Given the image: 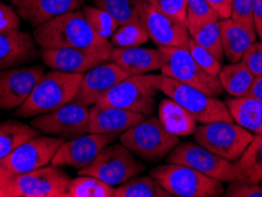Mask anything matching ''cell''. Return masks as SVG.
<instances>
[{
    "label": "cell",
    "mask_w": 262,
    "mask_h": 197,
    "mask_svg": "<svg viewBox=\"0 0 262 197\" xmlns=\"http://www.w3.org/2000/svg\"><path fill=\"white\" fill-rule=\"evenodd\" d=\"M33 38L41 49H109L113 42L98 36L82 9L71 11L34 28Z\"/></svg>",
    "instance_id": "obj_1"
},
{
    "label": "cell",
    "mask_w": 262,
    "mask_h": 197,
    "mask_svg": "<svg viewBox=\"0 0 262 197\" xmlns=\"http://www.w3.org/2000/svg\"><path fill=\"white\" fill-rule=\"evenodd\" d=\"M70 181L56 165L23 173L0 167V197H67Z\"/></svg>",
    "instance_id": "obj_2"
},
{
    "label": "cell",
    "mask_w": 262,
    "mask_h": 197,
    "mask_svg": "<svg viewBox=\"0 0 262 197\" xmlns=\"http://www.w3.org/2000/svg\"><path fill=\"white\" fill-rule=\"evenodd\" d=\"M83 75L58 70L44 73L28 99L17 107L15 116L30 118L51 113L65 104L71 103Z\"/></svg>",
    "instance_id": "obj_3"
},
{
    "label": "cell",
    "mask_w": 262,
    "mask_h": 197,
    "mask_svg": "<svg viewBox=\"0 0 262 197\" xmlns=\"http://www.w3.org/2000/svg\"><path fill=\"white\" fill-rule=\"evenodd\" d=\"M151 79L159 91L186 109L196 123L206 124L217 121L234 122L226 103L217 97H211L191 85L181 83L164 75H151Z\"/></svg>",
    "instance_id": "obj_4"
},
{
    "label": "cell",
    "mask_w": 262,
    "mask_h": 197,
    "mask_svg": "<svg viewBox=\"0 0 262 197\" xmlns=\"http://www.w3.org/2000/svg\"><path fill=\"white\" fill-rule=\"evenodd\" d=\"M119 141L141 160L155 163L169 155L180 137L171 134L159 117L149 116L119 135Z\"/></svg>",
    "instance_id": "obj_5"
},
{
    "label": "cell",
    "mask_w": 262,
    "mask_h": 197,
    "mask_svg": "<svg viewBox=\"0 0 262 197\" xmlns=\"http://www.w3.org/2000/svg\"><path fill=\"white\" fill-rule=\"evenodd\" d=\"M150 176L176 197H219L225 192L221 181L183 164L167 162L150 170Z\"/></svg>",
    "instance_id": "obj_6"
},
{
    "label": "cell",
    "mask_w": 262,
    "mask_h": 197,
    "mask_svg": "<svg viewBox=\"0 0 262 197\" xmlns=\"http://www.w3.org/2000/svg\"><path fill=\"white\" fill-rule=\"evenodd\" d=\"M143 171H145V165L135 157L134 152L122 143L113 142L90 164L79 169L78 175L95 176L111 187H118Z\"/></svg>",
    "instance_id": "obj_7"
},
{
    "label": "cell",
    "mask_w": 262,
    "mask_h": 197,
    "mask_svg": "<svg viewBox=\"0 0 262 197\" xmlns=\"http://www.w3.org/2000/svg\"><path fill=\"white\" fill-rule=\"evenodd\" d=\"M254 135L234 122L217 121L196 127L195 142L215 155L236 162L252 142Z\"/></svg>",
    "instance_id": "obj_8"
},
{
    "label": "cell",
    "mask_w": 262,
    "mask_h": 197,
    "mask_svg": "<svg viewBox=\"0 0 262 197\" xmlns=\"http://www.w3.org/2000/svg\"><path fill=\"white\" fill-rule=\"evenodd\" d=\"M159 89L152 84L151 75L128 76L110 89L97 104L116 106L143 116H152L156 109Z\"/></svg>",
    "instance_id": "obj_9"
},
{
    "label": "cell",
    "mask_w": 262,
    "mask_h": 197,
    "mask_svg": "<svg viewBox=\"0 0 262 197\" xmlns=\"http://www.w3.org/2000/svg\"><path fill=\"white\" fill-rule=\"evenodd\" d=\"M159 50L164 56V63L161 69L162 75L191 85L211 97L222 95L223 89L219 77H214L204 71L192 58L189 50L167 46H159Z\"/></svg>",
    "instance_id": "obj_10"
},
{
    "label": "cell",
    "mask_w": 262,
    "mask_h": 197,
    "mask_svg": "<svg viewBox=\"0 0 262 197\" xmlns=\"http://www.w3.org/2000/svg\"><path fill=\"white\" fill-rule=\"evenodd\" d=\"M165 158L168 163L187 165L221 182L240 180L235 162L215 155L198 143H179Z\"/></svg>",
    "instance_id": "obj_11"
},
{
    "label": "cell",
    "mask_w": 262,
    "mask_h": 197,
    "mask_svg": "<svg viewBox=\"0 0 262 197\" xmlns=\"http://www.w3.org/2000/svg\"><path fill=\"white\" fill-rule=\"evenodd\" d=\"M65 138L51 135H37L25 141L9 156L0 160V167L11 172H29L51 163Z\"/></svg>",
    "instance_id": "obj_12"
},
{
    "label": "cell",
    "mask_w": 262,
    "mask_h": 197,
    "mask_svg": "<svg viewBox=\"0 0 262 197\" xmlns=\"http://www.w3.org/2000/svg\"><path fill=\"white\" fill-rule=\"evenodd\" d=\"M89 116L88 106L71 102L51 113L36 116L31 125L45 135L76 138L88 134Z\"/></svg>",
    "instance_id": "obj_13"
},
{
    "label": "cell",
    "mask_w": 262,
    "mask_h": 197,
    "mask_svg": "<svg viewBox=\"0 0 262 197\" xmlns=\"http://www.w3.org/2000/svg\"><path fill=\"white\" fill-rule=\"evenodd\" d=\"M114 49H41L40 57L46 67L52 70L84 75L97 65L109 61Z\"/></svg>",
    "instance_id": "obj_14"
},
{
    "label": "cell",
    "mask_w": 262,
    "mask_h": 197,
    "mask_svg": "<svg viewBox=\"0 0 262 197\" xmlns=\"http://www.w3.org/2000/svg\"><path fill=\"white\" fill-rule=\"evenodd\" d=\"M44 73L43 65L0 70V110L9 111L20 106Z\"/></svg>",
    "instance_id": "obj_15"
},
{
    "label": "cell",
    "mask_w": 262,
    "mask_h": 197,
    "mask_svg": "<svg viewBox=\"0 0 262 197\" xmlns=\"http://www.w3.org/2000/svg\"><path fill=\"white\" fill-rule=\"evenodd\" d=\"M117 136L119 135L89 133V135L72 138L60 145L52 158L51 164L56 167H72L78 170L85 168Z\"/></svg>",
    "instance_id": "obj_16"
},
{
    "label": "cell",
    "mask_w": 262,
    "mask_h": 197,
    "mask_svg": "<svg viewBox=\"0 0 262 197\" xmlns=\"http://www.w3.org/2000/svg\"><path fill=\"white\" fill-rule=\"evenodd\" d=\"M140 20L157 46L188 49L190 34L187 26L154 9L146 0L141 6Z\"/></svg>",
    "instance_id": "obj_17"
},
{
    "label": "cell",
    "mask_w": 262,
    "mask_h": 197,
    "mask_svg": "<svg viewBox=\"0 0 262 197\" xmlns=\"http://www.w3.org/2000/svg\"><path fill=\"white\" fill-rule=\"evenodd\" d=\"M128 76L114 61L97 65L83 75L72 103L84 106L95 105L111 87Z\"/></svg>",
    "instance_id": "obj_18"
},
{
    "label": "cell",
    "mask_w": 262,
    "mask_h": 197,
    "mask_svg": "<svg viewBox=\"0 0 262 197\" xmlns=\"http://www.w3.org/2000/svg\"><path fill=\"white\" fill-rule=\"evenodd\" d=\"M37 57V42L30 33L19 29L0 32V70L20 67Z\"/></svg>",
    "instance_id": "obj_19"
},
{
    "label": "cell",
    "mask_w": 262,
    "mask_h": 197,
    "mask_svg": "<svg viewBox=\"0 0 262 197\" xmlns=\"http://www.w3.org/2000/svg\"><path fill=\"white\" fill-rule=\"evenodd\" d=\"M144 118L145 116L134 111L95 104L90 109L88 133L121 135Z\"/></svg>",
    "instance_id": "obj_20"
},
{
    "label": "cell",
    "mask_w": 262,
    "mask_h": 197,
    "mask_svg": "<svg viewBox=\"0 0 262 197\" xmlns=\"http://www.w3.org/2000/svg\"><path fill=\"white\" fill-rule=\"evenodd\" d=\"M21 19L36 26L71 11L82 9L85 0H11Z\"/></svg>",
    "instance_id": "obj_21"
},
{
    "label": "cell",
    "mask_w": 262,
    "mask_h": 197,
    "mask_svg": "<svg viewBox=\"0 0 262 197\" xmlns=\"http://www.w3.org/2000/svg\"><path fill=\"white\" fill-rule=\"evenodd\" d=\"M110 60L129 76H134L161 70L164 63V56L159 49H144L141 46L115 48Z\"/></svg>",
    "instance_id": "obj_22"
},
{
    "label": "cell",
    "mask_w": 262,
    "mask_h": 197,
    "mask_svg": "<svg viewBox=\"0 0 262 197\" xmlns=\"http://www.w3.org/2000/svg\"><path fill=\"white\" fill-rule=\"evenodd\" d=\"M223 53L230 63L241 60L244 53L256 41V31L238 25L230 18L220 20Z\"/></svg>",
    "instance_id": "obj_23"
},
{
    "label": "cell",
    "mask_w": 262,
    "mask_h": 197,
    "mask_svg": "<svg viewBox=\"0 0 262 197\" xmlns=\"http://www.w3.org/2000/svg\"><path fill=\"white\" fill-rule=\"evenodd\" d=\"M226 105L236 124L252 134L262 135V100L245 96L227 99Z\"/></svg>",
    "instance_id": "obj_24"
},
{
    "label": "cell",
    "mask_w": 262,
    "mask_h": 197,
    "mask_svg": "<svg viewBox=\"0 0 262 197\" xmlns=\"http://www.w3.org/2000/svg\"><path fill=\"white\" fill-rule=\"evenodd\" d=\"M159 118L171 134L179 137L192 135L198 127L194 117L169 97L160 103Z\"/></svg>",
    "instance_id": "obj_25"
},
{
    "label": "cell",
    "mask_w": 262,
    "mask_h": 197,
    "mask_svg": "<svg viewBox=\"0 0 262 197\" xmlns=\"http://www.w3.org/2000/svg\"><path fill=\"white\" fill-rule=\"evenodd\" d=\"M217 77L223 90L233 97L247 96L254 80V75L241 60L226 65L221 69Z\"/></svg>",
    "instance_id": "obj_26"
},
{
    "label": "cell",
    "mask_w": 262,
    "mask_h": 197,
    "mask_svg": "<svg viewBox=\"0 0 262 197\" xmlns=\"http://www.w3.org/2000/svg\"><path fill=\"white\" fill-rule=\"evenodd\" d=\"M37 135H40V131L26 123L14 119L0 122V160L9 156L19 145Z\"/></svg>",
    "instance_id": "obj_27"
},
{
    "label": "cell",
    "mask_w": 262,
    "mask_h": 197,
    "mask_svg": "<svg viewBox=\"0 0 262 197\" xmlns=\"http://www.w3.org/2000/svg\"><path fill=\"white\" fill-rule=\"evenodd\" d=\"M240 180L260 184L262 181V135H255L242 156L235 162Z\"/></svg>",
    "instance_id": "obj_28"
},
{
    "label": "cell",
    "mask_w": 262,
    "mask_h": 197,
    "mask_svg": "<svg viewBox=\"0 0 262 197\" xmlns=\"http://www.w3.org/2000/svg\"><path fill=\"white\" fill-rule=\"evenodd\" d=\"M151 176H134L115 188L114 197H170Z\"/></svg>",
    "instance_id": "obj_29"
},
{
    "label": "cell",
    "mask_w": 262,
    "mask_h": 197,
    "mask_svg": "<svg viewBox=\"0 0 262 197\" xmlns=\"http://www.w3.org/2000/svg\"><path fill=\"white\" fill-rule=\"evenodd\" d=\"M192 38L199 45L213 53L219 61L223 60L225 53H223L222 41H221V31H220V19L204 23L202 25L188 31Z\"/></svg>",
    "instance_id": "obj_30"
},
{
    "label": "cell",
    "mask_w": 262,
    "mask_h": 197,
    "mask_svg": "<svg viewBox=\"0 0 262 197\" xmlns=\"http://www.w3.org/2000/svg\"><path fill=\"white\" fill-rule=\"evenodd\" d=\"M115 188L90 175H78L70 181L67 197H114Z\"/></svg>",
    "instance_id": "obj_31"
},
{
    "label": "cell",
    "mask_w": 262,
    "mask_h": 197,
    "mask_svg": "<svg viewBox=\"0 0 262 197\" xmlns=\"http://www.w3.org/2000/svg\"><path fill=\"white\" fill-rule=\"evenodd\" d=\"M144 0H92L99 7L116 19L119 25L140 20V10Z\"/></svg>",
    "instance_id": "obj_32"
},
{
    "label": "cell",
    "mask_w": 262,
    "mask_h": 197,
    "mask_svg": "<svg viewBox=\"0 0 262 197\" xmlns=\"http://www.w3.org/2000/svg\"><path fill=\"white\" fill-rule=\"evenodd\" d=\"M150 39L149 33L141 20L119 25L111 37L115 48H137Z\"/></svg>",
    "instance_id": "obj_33"
},
{
    "label": "cell",
    "mask_w": 262,
    "mask_h": 197,
    "mask_svg": "<svg viewBox=\"0 0 262 197\" xmlns=\"http://www.w3.org/2000/svg\"><path fill=\"white\" fill-rule=\"evenodd\" d=\"M82 12L85 15L86 20L91 25V28L97 32L98 36H101L104 39L109 40L119 26L116 19L113 15L95 5H84L82 7Z\"/></svg>",
    "instance_id": "obj_34"
},
{
    "label": "cell",
    "mask_w": 262,
    "mask_h": 197,
    "mask_svg": "<svg viewBox=\"0 0 262 197\" xmlns=\"http://www.w3.org/2000/svg\"><path fill=\"white\" fill-rule=\"evenodd\" d=\"M216 19H220L219 14L215 12V10L207 0H187L186 26L188 31L207 21L216 20Z\"/></svg>",
    "instance_id": "obj_35"
},
{
    "label": "cell",
    "mask_w": 262,
    "mask_h": 197,
    "mask_svg": "<svg viewBox=\"0 0 262 197\" xmlns=\"http://www.w3.org/2000/svg\"><path fill=\"white\" fill-rule=\"evenodd\" d=\"M188 50L190 55L194 58L196 63L201 67L204 71L209 75L217 77L220 71H221V61H219L213 53H210L208 50L199 45L192 38H189L188 41Z\"/></svg>",
    "instance_id": "obj_36"
},
{
    "label": "cell",
    "mask_w": 262,
    "mask_h": 197,
    "mask_svg": "<svg viewBox=\"0 0 262 197\" xmlns=\"http://www.w3.org/2000/svg\"><path fill=\"white\" fill-rule=\"evenodd\" d=\"M149 5L180 24L187 23V0H146Z\"/></svg>",
    "instance_id": "obj_37"
},
{
    "label": "cell",
    "mask_w": 262,
    "mask_h": 197,
    "mask_svg": "<svg viewBox=\"0 0 262 197\" xmlns=\"http://www.w3.org/2000/svg\"><path fill=\"white\" fill-rule=\"evenodd\" d=\"M230 19L249 30H255L253 15V0H232Z\"/></svg>",
    "instance_id": "obj_38"
},
{
    "label": "cell",
    "mask_w": 262,
    "mask_h": 197,
    "mask_svg": "<svg viewBox=\"0 0 262 197\" xmlns=\"http://www.w3.org/2000/svg\"><path fill=\"white\" fill-rule=\"evenodd\" d=\"M226 197H262V185L250 183L244 180L232 181L226 191Z\"/></svg>",
    "instance_id": "obj_39"
},
{
    "label": "cell",
    "mask_w": 262,
    "mask_h": 197,
    "mask_svg": "<svg viewBox=\"0 0 262 197\" xmlns=\"http://www.w3.org/2000/svg\"><path fill=\"white\" fill-rule=\"evenodd\" d=\"M241 61L253 73L254 77L262 76V41H255L244 53Z\"/></svg>",
    "instance_id": "obj_40"
},
{
    "label": "cell",
    "mask_w": 262,
    "mask_h": 197,
    "mask_svg": "<svg viewBox=\"0 0 262 197\" xmlns=\"http://www.w3.org/2000/svg\"><path fill=\"white\" fill-rule=\"evenodd\" d=\"M20 28V17L13 7L0 3V32Z\"/></svg>",
    "instance_id": "obj_41"
},
{
    "label": "cell",
    "mask_w": 262,
    "mask_h": 197,
    "mask_svg": "<svg viewBox=\"0 0 262 197\" xmlns=\"http://www.w3.org/2000/svg\"><path fill=\"white\" fill-rule=\"evenodd\" d=\"M209 5L219 14L220 19L230 18V10H232V0H207Z\"/></svg>",
    "instance_id": "obj_42"
},
{
    "label": "cell",
    "mask_w": 262,
    "mask_h": 197,
    "mask_svg": "<svg viewBox=\"0 0 262 197\" xmlns=\"http://www.w3.org/2000/svg\"><path fill=\"white\" fill-rule=\"evenodd\" d=\"M253 15L256 34L262 39V0H253Z\"/></svg>",
    "instance_id": "obj_43"
},
{
    "label": "cell",
    "mask_w": 262,
    "mask_h": 197,
    "mask_svg": "<svg viewBox=\"0 0 262 197\" xmlns=\"http://www.w3.org/2000/svg\"><path fill=\"white\" fill-rule=\"evenodd\" d=\"M247 96L248 97L262 100V76L254 77V80L252 85H250Z\"/></svg>",
    "instance_id": "obj_44"
},
{
    "label": "cell",
    "mask_w": 262,
    "mask_h": 197,
    "mask_svg": "<svg viewBox=\"0 0 262 197\" xmlns=\"http://www.w3.org/2000/svg\"><path fill=\"white\" fill-rule=\"evenodd\" d=\"M0 116H2V110H0Z\"/></svg>",
    "instance_id": "obj_45"
},
{
    "label": "cell",
    "mask_w": 262,
    "mask_h": 197,
    "mask_svg": "<svg viewBox=\"0 0 262 197\" xmlns=\"http://www.w3.org/2000/svg\"><path fill=\"white\" fill-rule=\"evenodd\" d=\"M260 184H261V185H262V181H261V183H260Z\"/></svg>",
    "instance_id": "obj_46"
},
{
    "label": "cell",
    "mask_w": 262,
    "mask_h": 197,
    "mask_svg": "<svg viewBox=\"0 0 262 197\" xmlns=\"http://www.w3.org/2000/svg\"><path fill=\"white\" fill-rule=\"evenodd\" d=\"M261 41H262V39H261Z\"/></svg>",
    "instance_id": "obj_47"
}]
</instances>
